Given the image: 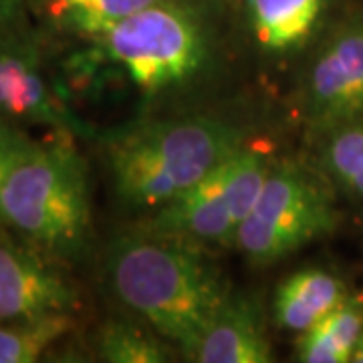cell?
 I'll return each instance as SVG.
<instances>
[{
	"label": "cell",
	"mask_w": 363,
	"mask_h": 363,
	"mask_svg": "<svg viewBox=\"0 0 363 363\" xmlns=\"http://www.w3.org/2000/svg\"><path fill=\"white\" fill-rule=\"evenodd\" d=\"M190 357L200 363L272 362L271 341L257 307L247 298H226Z\"/></svg>",
	"instance_id": "cell-10"
},
{
	"label": "cell",
	"mask_w": 363,
	"mask_h": 363,
	"mask_svg": "<svg viewBox=\"0 0 363 363\" xmlns=\"http://www.w3.org/2000/svg\"><path fill=\"white\" fill-rule=\"evenodd\" d=\"M0 325V363H35L73 329L71 313H49Z\"/></svg>",
	"instance_id": "cell-15"
},
{
	"label": "cell",
	"mask_w": 363,
	"mask_h": 363,
	"mask_svg": "<svg viewBox=\"0 0 363 363\" xmlns=\"http://www.w3.org/2000/svg\"><path fill=\"white\" fill-rule=\"evenodd\" d=\"M143 93H157L190 79L204 63L206 39L192 9L157 0L95 40Z\"/></svg>",
	"instance_id": "cell-4"
},
{
	"label": "cell",
	"mask_w": 363,
	"mask_h": 363,
	"mask_svg": "<svg viewBox=\"0 0 363 363\" xmlns=\"http://www.w3.org/2000/svg\"><path fill=\"white\" fill-rule=\"evenodd\" d=\"M79 307L75 285L30 248L0 240V321L28 319Z\"/></svg>",
	"instance_id": "cell-9"
},
{
	"label": "cell",
	"mask_w": 363,
	"mask_h": 363,
	"mask_svg": "<svg viewBox=\"0 0 363 363\" xmlns=\"http://www.w3.org/2000/svg\"><path fill=\"white\" fill-rule=\"evenodd\" d=\"M363 331V295H350L319 323L305 329L297 339L298 362L345 363Z\"/></svg>",
	"instance_id": "cell-13"
},
{
	"label": "cell",
	"mask_w": 363,
	"mask_h": 363,
	"mask_svg": "<svg viewBox=\"0 0 363 363\" xmlns=\"http://www.w3.org/2000/svg\"><path fill=\"white\" fill-rule=\"evenodd\" d=\"M105 274L113 295L186 355L230 297L220 272L186 240L166 234L117 238Z\"/></svg>",
	"instance_id": "cell-1"
},
{
	"label": "cell",
	"mask_w": 363,
	"mask_h": 363,
	"mask_svg": "<svg viewBox=\"0 0 363 363\" xmlns=\"http://www.w3.org/2000/svg\"><path fill=\"white\" fill-rule=\"evenodd\" d=\"M307 111L321 128L363 117V25L341 28L325 43L307 79Z\"/></svg>",
	"instance_id": "cell-8"
},
{
	"label": "cell",
	"mask_w": 363,
	"mask_h": 363,
	"mask_svg": "<svg viewBox=\"0 0 363 363\" xmlns=\"http://www.w3.org/2000/svg\"><path fill=\"white\" fill-rule=\"evenodd\" d=\"M0 117L49 125L65 135H85L87 125L52 91L37 47L18 26L0 28Z\"/></svg>",
	"instance_id": "cell-7"
},
{
	"label": "cell",
	"mask_w": 363,
	"mask_h": 363,
	"mask_svg": "<svg viewBox=\"0 0 363 363\" xmlns=\"http://www.w3.org/2000/svg\"><path fill=\"white\" fill-rule=\"evenodd\" d=\"M245 147L238 128L212 117L143 121L107 142L117 194L128 204L160 210Z\"/></svg>",
	"instance_id": "cell-2"
},
{
	"label": "cell",
	"mask_w": 363,
	"mask_h": 363,
	"mask_svg": "<svg viewBox=\"0 0 363 363\" xmlns=\"http://www.w3.org/2000/svg\"><path fill=\"white\" fill-rule=\"evenodd\" d=\"M323 9L325 0H247L255 40L272 55L301 49L311 39Z\"/></svg>",
	"instance_id": "cell-12"
},
{
	"label": "cell",
	"mask_w": 363,
	"mask_h": 363,
	"mask_svg": "<svg viewBox=\"0 0 363 363\" xmlns=\"http://www.w3.org/2000/svg\"><path fill=\"white\" fill-rule=\"evenodd\" d=\"M97 353L111 363L169 362V347L128 321H109L97 335Z\"/></svg>",
	"instance_id": "cell-16"
},
{
	"label": "cell",
	"mask_w": 363,
	"mask_h": 363,
	"mask_svg": "<svg viewBox=\"0 0 363 363\" xmlns=\"http://www.w3.org/2000/svg\"><path fill=\"white\" fill-rule=\"evenodd\" d=\"M25 0H0V28L18 26Z\"/></svg>",
	"instance_id": "cell-19"
},
{
	"label": "cell",
	"mask_w": 363,
	"mask_h": 363,
	"mask_svg": "<svg viewBox=\"0 0 363 363\" xmlns=\"http://www.w3.org/2000/svg\"><path fill=\"white\" fill-rule=\"evenodd\" d=\"M0 224L55 257L87 247L89 176L73 145L26 140L0 186Z\"/></svg>",
	"instance_id": "cell-3"
},
{
	"label": "cell",
	"mask_w": 363,
	"mask_h": 363,
	"mask_svg": "<svg viewBox=\"0 0 363 363\" xmlns=\"http://www.w3.org/2000/svg\"><path fill=\"white\" fill-rule=\"evenodd\" d=\"M351 362L363 363V331H362V337H359V341H357V345H355V350H353V357H351Z\"/></svg>",
	"instance_id": "cell-20"
},
{
	"label": "cell",
	"mask_w": 363,
	"mask_h": 363,
	"mask_svg": "<svg viewBox=\"0 0 363 363\" xmlns=\"http://www.w3.org/2000/svg\"><path fill=\"white\" fill-rule=\"evenodd\" d=\"M335 214L325 190L297 168L271 169L234 245L257 267L279 262L327 234Z\"/></svg>",
	"instance_id": "cell-6"
},
{
	"label": "cell",
	"mask_w": 363,
	"mask_h": 363,
	"mask_svg": "<svg viewBox=\"0 0 363 363\" xmlns=\"http://www.w3.org/2000/svg\"><path fill=\"white\" fill-rule=\"evenodd\" d=\"M26 140L28 138L23 131L14 128L13 121L0 117V186H2L6 172L13 166L14 157L21 152V147L25 145Z\"/></svg>",
	"instance_id": "cell-18"
},
{
	"label": "cell",
	"mask_w": 363,
	"mask_h": 363,
	"mask_svg": "<svg viewBox=\"0 0 363 363\" xmlns=\"http://www.w3.org/2000/svg\"><path fill=\"white\" fill-rule=\"evenodd\" d=\"M157 0H47V14L63 33L97 40Z\"/></svg>",
	"instance_id": "cell-14"
},
{
	"label": "cell",
	"mask_w": 363,
	"mask_h": 363,
	"mask_svg": "<svg viewBox=\"0 0 363 363\" xmlns=\"http://www.w3.org/2000/svg\"><path fill=\"white\" fill-rule=\"evenodd\" d=\"M325 164L341 184L363 196V123L339 128L327 145Z\"/></svg>",
	"instance_id": "cell-17"
},
{
	"label": "cell",
	"mask_w": 363,
	"mask_h": 363,
	"mask_svg": "<svg viewBox=\"0 0 363 363\" xmlns=\"http://www.w3.org/2000/svg\"><path fill=\"white\" fill-rule=\"evenodd\" d=\"M269 174L267 157L257 150L240 147L184 194L160 208L152 220V233L186 242L234 245Z\"/></svg>",
	"instance_id": "cell-5"
},
{
	"label": "cell",
	"mask_w": 363,
	"mask_h": 363,
	"mask_svg": "<svg viewBox=\"0 0 363 363\" xmlns=\"http://www.w3.org/2000/svg\"><path fill=\"white\" fill-rule=\"evenodd\" d=\"M350 297L347 286L323 269H301L285 279L274 295V323L303 333Z\"/></svg>",
	"instance_id": "cell-11"
}]
</instances>
